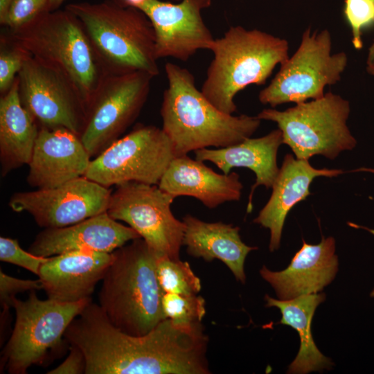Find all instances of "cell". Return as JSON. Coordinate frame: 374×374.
Returning a JSON list of instances; mask_svg holds the SVG:
<instances>
[{
	"label": "cell",
	"instance_id": "obj_1",
	"mask_svg": "<svg viewBox=\"0 0 374 374\" xmlns=\"http://www.w3.org/2000/svg\"><path fill=\"white\" fill-rule=\"evenodd\" d=\"M64 338L84 353V374L211 373L202 324L183 328L166 318L148 334L134 336L115 327L91 301Z\"/></svg>",
	"mask_w": 374,
	"mask_h": 374
},
{
	"label": "cell",
	"instance_id": "obj_2",
	"mask_svg": "<svg viewBox=\"0 0 374 374\" xmlns=\"http://www.w3.org/2000/svg\"><path fill=\"white\" fill-rule=\"evenodd\" d=\"M168 87L161 107L162 130L176 157L214 147L221 148L249 138L261 120L258 116L225 114L216 108L195 86L187 69L167 62Z\"/></svg>",
	"mask_w": 374,
	"mask_h": 374
},
{
	"label": "cell",
	"instance_id": "obj_3",
	"mask_svg": "<svg viewBox=\"0 0 374 374\" xmlns=\"http://www.w3.org/2000/svg\"><path fill=\"white\" fill-rule=\"evenodd\" d=\"M112 253L113 260L102 280L99 305L118 329L134 336L146 335L166 319L157 257L141 238Z\"/></svg>",
	"mask_w": 374,
	"mask_h": 374
},
{
	"label": "cell",
	"instance_id": "obj_4",
	"mask_svg": "<svg viewBox=\"0 0 374 374\" xmlns=\"http://www.w3.org/2000/svg\"><path fill=\"white\" fill-rule=\"evenodd\" d=\"M213 57L202 85L204 96L219 110L233 114L234 98L250 84L266 82L275 66L288 58L289 44L264 31L231 26L211 50Z\"/></svg>",
	"mask_w": 374,
	"mask_h": 374
},
{
	"label": "cell",
	"instance_id": "obj_5",
	"mask_svg": "<svg viewBox=\"0 0 374 374\" xmlns=\"http://www.w3.org/2000/svg\"><path fill=\"white\" fill-rule=\"evenodd\" d=\"M65 8L80 21L107 74L136 71L154 77L159 74L154 30L141 10L114 0L73 3Z\"/></svg>",
	"mask_w": 374,
	"mask_h": 374
},
{
	"label": "cell",
	"instance_id": "obj_6",
	"mask_svg": "<svg viewBox=\"0 0 374 374\" xmlns=\"http://www.w3.org/2000/svg\"><path fill=\"white\" fill-rule=\"evenodd\" d=\"M8 37L30 56L64 73L87 110L107 73L73 14L66 8L45 10L28 24L10 29Z\"/></svg>",
	"mask_w": 374,
	"mask_h": 374
},
{
	"label": "cell",
	"instance_id": "obj_7",
	"mask_svg": "<svg viewBox=\"0 0 374 374\" xmlns=\"http://www.w3.org/2000/svg\"><path fill=\"white\" fill-rule=\"evenodd\" d=\"M91 301L42 300L35 290L25 301L14 297L16 319L1 366L10 374H25L30 366L43 365L62 355L68 344L64 338L67 328Z\"/></svg>",
	"mask_w": 374,
	"mask_h": 374
},
{
	"label": "cell",
	"instance_id": "obj_8",
	"mask_svg": "<svg viewBox=\"0 0 374 374\" xmlns=\"http://www.w3.org/2000/svg\"><path fill=\"white\" fill-rule=\"evenodd\" d=\"M350 110L348 100L328 92L284 111L264 109L257 116L277 124L283 143L292 149L296 158L309 159L319 154L334 159L357 143L346 124Z\"/></svg>",
	"mask_w": 374,
	"mask_h": 374
},
{
	"label": "cell",
	"instance_id": "obj_9",
	"mask_svg": "<svg viewBox=\"0 0 374 374\" xmlns=\"http://www.w3.org/2000/svg\"><path fill=\"white\" fill-rule=\"evenodd\" d=\"M331 49L328 30L312 33L310 28L306 29L296 52L280 64L269 84L260 91L259 101L274 108L323 97L325 87L341 80L348 63L346 53L332 54Z\"/></svg>",
	"mask_w": 374,
	"mask_h": 374
},
{
	"label": "cell",
	"instance_id": "obj_10",
	"mask_svg": "<svg viewBox=\"0 0 374 374\" xmlns=\"http://www.w3.org/2000/svg\"><path fill=\"white\" fill-rule=\"evenodd\" d=\"M175 157L162 128L139 124L91 159L84 176L107 188L130 181L158 185Z\"/></svg>",
	"mask_w": 374,
	"mask_h": 374
},
{
	"label": "cell",
	"instance_id": "obj_11",
	"mask_svg": "<svg viewBox=\"0 0 374 374\" xmlns=\"http://www.w3.org/2000/svg\"><path fill=\"white\" fill-rule=\"evenodd\" d=\"M175 199L158 185L130 181L116 186L106 212L136 231L157 259H179L185 226L172 212Z\"/></svg>",
	"mask_w": 374,
	"mask_h": 374
},
{
	"label": "cell",
	"instance_id": "obj_12",
	"mask_svg": "<svg viewBox=\"0 0 374 374\" xmlns=\"http://www.w3.org/2000/svg\"><path fill=\"white\" fill-rule=\"evenodd\" d=\"M154 78L141 71L105 75L87 108L80 135L91 157L118 139L134 122Z\"/></svg>",
	"mask_w": 374,
	"mask_h": 374
},
{
	"label": "cell",
	"instance_id": "obj_13",
	"mask_svg": "<svg viewBox=\"0 0 374 374\" xmlns=\"http://www.w3.org/2000/svg\"><path fill=\"white\" fill-rule=\"evenodd\" d=\"M21 103L39 128H66L80 135L86 107L61 71L29 55L17 75Z\"/></svg>",
	"mask_w": 374,
	"mask_h": 374
},
{
	"label": "cell",
	"instance_id": "obj_14",
	"mask_svg": "<svg viewBox=\"0 0 374 374\" xmlns=\"http://www.w3.org/2000/svg\"><path fill=\"white\" fill-rule=\"evenodd\" d=\"M112 192L82 176L54 188L15 193L8 205L30 214L41 227L59 228L106 212Z\"/></svg>",
	"mask_w": 374,
	"mask_h": 374
},
{
	"label": "cell",
	"instance_id": "obj_15",
	"mask_svg": "<svg viewBox=\"0 0 374 374\" xmlns=\"http://www.w3.org/2000/svg\"><path fill=\"white\" fill-rule=\"evenodd\" d=\"M171 3L147 0L138 9L150 21L155 33L157 60L173 57L187 61L199 50H211L214 37L205 24L202 10L212 0H180Z\"/></svg>",
	"mask_w": 374,
	"mask_h": 374
},
{
	"label": "cell",
	"instance_id": "obj_16",
	"mask_svg": "<svg viewBox=\"0 0 374 374\" xmlns=\"http://www.w3.org/2000/svg\"><path fill=\"white\" fill-rule=\"evenodd\" d=\"M91 158L77 134L63 127H40L27 182L37 189L58 186L84 176Z\"/></svg>",
	"mask_w": 374,
	"mask_h": 374
},
{
	"label": "cell",
	"instance_id": "obj_17",
	"mask_svg": "<svg viewBox=\"0 0 374 374\" xmlns=\"http://www.w3.org/2000/svg\"><path fill=\"white\" fill-rule=\"evenodd\" d=\"M139 238L132 228L105 212L69 226L44 229L28 251L42 257L83 250L111 253Z\"/></svg>",
	"mask_w": 374,
	"mask_h": 374
},
{
	"label": "cell",
	"instance_id": "obj_18",
	"mask_svg": "<svg viewBox=\"0 0 374 374\" xmlns=\"http://www.w3.org/2000/svg\"><path fill=\"white\" fill-rule=\"evenodd\" d=\"M113 258L112 252H66L48 257L37 276L48 299L62 302L91 299Z\"/></svg>",
	"mask_w": 374,
	"mask_h": 374
},
{
	"label": "cell",
	"instance_id": "obj_19",
	"mask_svg": "<svg viewBox=\"0 0 374 374\" xmlns=\"http://www.w3.org/2000/svg\"><path fill=\"white\" fill-rule=\"evenodd\" d=\"M338 265L335 239L323 237L317 244L303 240L301 248L284 270L273 271L263 265L260 274L278 299L288 300L322 291L335 278Z\"/></svg>",
	"mask_w": 374,
	"mask_h": 374
},
{
	"label": "cell",
	"instance_id": "obj_20",
	"mask_svg": "<svg viewBox=\"0 0 374 374\" xmlns=\"http://www.w3.org/2000/svg\"><path fill=\"white\" fill-rule=\"evenodd\" d=\"M345 172L337 169H317L308 159L285 156L281 168L272 186L271 195L253 222L270 231L269 249L279 248L285 218L290 211L310 194V186L317 177H336Z\"/></svg>",
	"mask_w": 374,
	"mask_h": 374
},
{
	"label": "cell",
	"instance_id": "obj_21",
	"mask_svg": "<svg viewBox=\"0 0 374 374\" xmlns=\"http://www.w3.org/2000/svg\"><path fill=\"white\" fill-rule=\"evenodd\" d=\"M158 186L174 198L193 197L210 209L239 200L243 188L238 173L219 174L188 154L171 161Z\"/></svg>",
	"mask_w": 374,
	"mask_h": 374
},
{
	"label": "cell",
	"instance_id": "obj_22",
	"mask_svg": "<svg viewBox=\"0 0 374 374\" xmlns=\"http://www.w3.org/2000/svg\"><path fill=\"white\" fill-rule=\"evenodd\" d=\"M283 143L279 129L274 130L259 138H247L242 141L225 148H204L195 151V159L214 163L224 174H229L233 168H247L256 175L252 186L247 212L252 210L253 192L258 186L271 188L278 174L277 152Z\"/></svg>",
	"mask_w": 374,
	"mask_h": 374
},
{
	"label": "cell",
	"instance_id": "obj_23",
	"mask_svg": "<svg viewBox=\"0 0 374 374\" xmlns=\"http://www.w3.org/2000/svg\"><path fill=\"white\" fill-rule=\"evenodd\" d=\"M183 245L191 256L211 262L222 261L233 273L237 280L244 283V261L248 253L257 247L243 242L240 228L222 222H207L191 215H186Z\"/></svg>",
	"mask_w": 374,
	"mask_h": 374
},
{
	"label": "cell",
	"instance_id": "obj_24",
	"mask_svg": "<svg viewBox=\"0 0 374 374\" xmlns=\"http://www.w3.org/2000/svg\"><path fill=\"white\" fill-rule=\"evenodd\" d=\"M39 126L22 105L17 76L0 99V162L4 177L28 165L39 134Z\"/></svg>",
	"mask_w": 374,
	"mask_h": 374
},
{
	"label": "cell",
	"instance_id": "obj_25",
	"mask_svg": "<svg viewBox=\"0 0 374 374\" xmlns=\"http://www.w3.org/2000/svg\"><path fill=\"white\" fill-rule=\"evenodd\" d=\"M265 300L266 307H276L280 310L282 317L278 323L291 326L300 338L298 354L288 366L287 373L306 374L331 369L332 362L319 350L311 331L314 314L317 306L326 300V294H305L288 300H278L266 294Z\"/></svg>",
	"mask_w": 374,
	"mask_h": 374
},
{
	"label": "cell",
	"instance_id": "obj_26",
	"mask_svg": "<svg viewBox=\"0 0 374 374\" xmlns=\"http://www.w3.org/2000/svg\"><path fill=\"white\" fill-rule=\"evenodd\" d=\"M157 276L163 293L195 295L202 289L200 279L189 263L180 258H157Z\"/></svg>",
	"mask_w": 374,
	"mask_h": 374
},
{
	"label": "cell",
	"instance_id": "obj_27",
	"mask_svg": "<svg viewBox=\"0 0 374 374\" xmlns=\"http://www.w3.org/2000/svg\"><path fill=\"white\" fill-rule=\"evenodd\" d=\"M161 304L166 318L183 328L201 324L206 314L205 300L198 294L163 293Z\"/></svg>",
	"mask_w": 374,
	"mask_h": 374
},
{
	"label": "cell",
	"instance_id": "obj_28",
	"mask_svg": "<svg viewBox=\"0 0 374 374\" xmlns=\"http://www.w3.org/2000/svg\"><path fill=\"white\" fill-rule=\"evenodd\" d=\"M30 55L8 37H1L0 51V91L6 93L13 84Z\"/></svg>",
	"mask_w": 374,
	"mask_h": 374
},
{
	"label": "cell",
	"instance_id": "obj_29",
	"mask_svg": "<svg viewBox=\"0 0 374 374\" xmlns=\"http://www.w3.org/2000/svg\"><path fill=\"white\" fill-rule=\"evenodd\" d=\"M344 14L352 30V43L362 47V30L374 24V0H345Z\"/></svg>",
	"mask_w": 374,
	"mask_h": 374
},
{
	"label": "cell",
	"instance_id": "obj_30",
	"mask_svg": "<svg viewBox=\"0 0 374 374\" xmlns=\"http://www.w3.org/2000/svg\"><path fill=\"white\" fill-rule=\"evenodd\" d=\"M48 257L36 256L28 250L25 251L17 240L0 237V260L11 263L38 276L42 265Z\"/></svg>",
	"mask_w": 374,
	"mask_h": 374
},
{
	"label": "cell",
	"instance_id": "obj_31",
	"mask_svg": "<svg viewBox=\"0 0 374 374\" xmlns=\"http://www.w3.org/2000/svg\"><path fill=\"white\" fill-rule=\"evenodd\" d=\"M42 290L39 279H21L6 274L0 270V301L3 308L1 316L8 315L12 301L18 293Z\"/></svg>",
	"mask_w": 374,
	"mask_h": 374
},
{
	"label": "cell",
	"instance_id": "obj_32",
	"mask_svg": "<svg viewBox=\"0 0 374 374\" xmlns=\"http://www.w3.org/2000/svg\"><path fill=\"white\" fill-rule=\"evenodd\" d=\"M49 0H13L5 26L9 29L21 27L46 10Z\"/></svg>",
	"mask_w": 374,
	"mask_h": 374
},
{
	"label": "cell",
	"instance_id": "obj_33",
	"mask_svg": "<svg viewBox=\"0 0 374 374\" xmlns=\"http://www.w3.org/2000/svg\"><path fill=\"white\" fill-rule=\"evenodd\" d=\"M69 353L57 366L48 374H82L85 373L86 359L82 351L76 346L69 345Z\"/></svg>",
	"mask_w": 374,
	"mask_h": 374
},
{
	"label": "cell",
	"instance_id": "obj_34",
	"mask_svg": "<svg viewBox=\"0 0 374 374\" xmlns=\"http://www.w3.org/2000/svg\"><path fill=\"white\" fill-rule=\"evenodd\" d=\"M13 0H0V23L5 26L8 14Z\"/></svg>",
	"mask_w": 374,
	"mask_h": 374
},
{
	"label": "cell",
	"instance_id": "obj_35",
	"mask_svg": "<svg viewBox=\"0 0 374 374\" xmlns=\"http://www.w3.org/2000/svg\"><path fill=\"white\" fill-rule=\"evenodd\" d=\"M117 3L124 7L139 8L147 0H114Z\"/></svg>",
	"mask_w": 374,
	"mask_h": 374
},
{
	"label": "cell",
	"instance_id": "obj_36",
	"mask_svg": "<svg viewBox=\"0 0 374 374\" xmlns=\"http://www.w3.org/2000/svg\"><path fill=\"white\" fill-rule=\"evenodd\" d=\"M65 0H49L46 10L53 11L59 8Z\"/></svg>",
	"mask_w": 374,
	"mask_h": 374
},
{
	"label": "cell",
	"instance_id": "obj_37",
	"mask_svg": "<svg viewBox=\"0 0 374 374\" xmlns=\"http://www.w3.org/2000/svg\"><path fill=\"white\" fill-rule=\"evenodd\" d=\"M366 64L367 65L374 64V42L368 49Z\"/></svg>",
	"mask_w": 374,
	"mask_h": 374
},
{
	"label": "cell",
	"instance_id": "obj_38",
	"mask_svg": "<svg viewBox=\"0 0 374 374\" xmlns=\"http://www.w3.org/2000/svg\"><path fill=\"white\" fill-rule=\"evenodd\" d=\"M348 224L350 226H353V227H355V228H362V229H366L367 231H368L369 232H371L372 234L374 235V229H370L367 227H364V226H359V225H357L356 224H353V223H351V222H348ZM370 296L373 298H374V289L372 290V292H371L370 294Z\"/></svg>",
	"mask_w": 374,
	"mask_h": 374
},
{
	"label": "cell",
	"instance_id": "obj_39",
	"mask_svg": "<svg viewBox=\"0 0 374 374\" xmlns=\"http://www.w3.org/2000/svg\"><path fill=\"white\" fill-rule=\"evenodd\" d=\"M366 70L371 75H374V64H368Z\"/></svg>",
	"mask_w": 374,
	"mask_h": 374
},
{
	"label": "cell",
	"instance_id": "obj_40",
	"mask_svg": "<svg viewBox=\"0 0 374 374\" xmlns=\"http://www.w3.org/2000/svg\"><path fill=\"white\" fill-rule=\"evenodd\" d=\"M175 1H180V0H175Z\"/></svg>",
	"mask_w": 374,
	"mask_h": 374
}]
</instances>
